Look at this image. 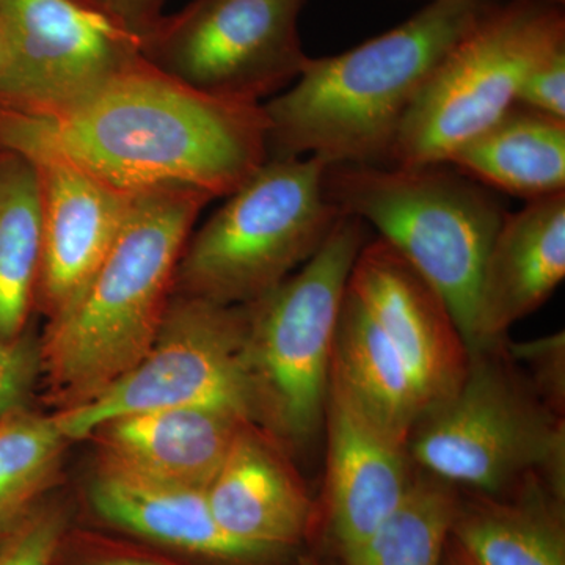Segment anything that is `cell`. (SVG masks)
<instances>
[{
    "label": "cell",
    "mask_w": 565,
    "mask_h": 565,
    "mask_svg": "<svg viewBox=\"0 0 565 565\" xmlns=\"http://www.w3.org/2000/svg\"><path fill=\"white\" fill-rule=\"evenodd\" d=\"M490 3L434 0L353 50L308 58L292 87L263 104L269 159L384 166L430 74Z\"/></svg>",
    "instance_id": "7a4b0ae2"
},
{
    "label": "cell",
    "mask_w": 565,
    "mask_h": 565,
    "mask_svg": "<svg viewBox=\"0 0 565 565\" xmlns=\"http://www.w3.org/2000/svg\"><path fill=\"white\" fill-rule=\"evenodd\" d=\"M285 448L269 430L245 422L206 489L226 534L278 553L299 544L315 520L313 501Z\"/></svg>",
    "instance_id": "2e32d148"
},
{
    "label": "cell",
    "mask_w": 565,
    "mask_h": 565,
    "mask_svg": "<svg viewBox=\"0 0 565 565\" xmlns=\"http://www.w3.org/2000/svg\"><path fill=\"white\" fill-rule=\"evenodd\" d=\"M449 565H475L471 563L470 557L465 555L462 550L459 546H456L455 552H452L451 561H449Z\"/></svg>",
    "instance_id": "1f68e13d"
},
{
    "label": "cell",
    "mask_w": 565,
    "mask_h": 565,
    "mask_svg": "<svg viewBox=\"0 0 565 565\" xmlns=\"http://www.w3.org/2000/svg\"><path fill=\"white\" fill-rule=\"evenodd\" d=\"M33 118L129 192L181 185L228 196L269 159L263 104L204 95L145 58L70 109Z\"/></svg>",
    "instance_id": "6da1fadb"
},
{
    "label": "cell",
    "mask_w": 565,
    "mask_h": 565,
    "mask_svg": "<svg viewBox=\"0 0 565 565\" xmlns=\"http://www.w3.org/2000/svg\"><path fill=\"white\" fill-rule=\"evenodd\" d=\"M448 166L527 202L565 192V120L515 104L457 148Z\"/></svg>",
    "instance_id": "ffe728a7"
},
{
    "label": "cell",
    "mask_w": 565,
    "mask_h": 565,
    "mask_svg": "<svg viewBox=\"0 0 565 565\" xmlns=\"http://www.w3.org/2000/svg\"><path fill=\"white\" fill-rule=\"evenodd\" d=\"M564 277L565 192L505 212L482 267L470 349L505 341L512 326L537 311Z\"/></svg>",
    "instance_id": "e0dca14e"
},
{
    "label": "cell",
    "mask_w": 565,
    "mask_h": 565,
    "mask_svg": "<svg viewBox=\"0 0 565 565\" xmlns=\"http://www.w3.org/2000/svg\"><path fill=\"white\" fill-rule=\"evenodd\" d=\"M408 452L457 489L497 497L544 479L565 490L564 416L542 403L505 341L470 349L462 384L418 419Z\"/></svg>",
    "instance_id": "5b68a950"
},
{
    "label": "cell",
    "mask_w": 565,
    "mask_h": 565,
    "mask_svg": "<svg viewBox=\"0 0 565 565\" xmlns=\"http://www.w3.org/2000/svg\"><path fill=\"white\" fill-rule=\"evenodd\" d=\"M0 107L50 118L140 62V36L95 0H0Z\"/></svg>",
    "instance_id": "8fae6325"
},
{
    "label": "cell",
    "mask_w": 565,
    "mask_h": 565,
    "mask_svg": "<svg viewBox=\"0 0 565 565\" xmlns=\"http://www.w3.org/2000/svg\"><path fill=\"white\" fill-rule=\"evenodd\" d=\"M544 2L552 3V6L564 7L565 0H544Z\"/></svg>",
    "instance_id": "836d02e7"
},
{
    "label": "cell",
    "mask_w": 565,
    "mask_h": 565,
    "mask_svg": "<svg viewBox=\"0 0 565 565\" xmlns=\"http://www.w3.org/2000/svg\"><path fill=\"white\" fill-rule=\"evenodd\" d=\"M363 225L343 212L296 274L245 305V359L258 426L285 446L307 444L323 422L334 332L364 245Z\"/></svg>",
    "instance_id": "52a82bcc"
},
{
    "label": "cell",
    "mask_w": 565,
    "mask_h": 565,
    "mask_svg": "<svg viewBox=\"0 0 565 565\" xmlns=\"http://www.w3.org/2000/svg\"><path fill=\"white\" fill-rule=\"evenodd\" d=\"M245 329V305L173 296L140 362L88 403L52 412V419L70 444L111 418L159 408H223L258 424Z\"/></svg>",
    "instance_id": "9c48e42d"
},
{
    "label": "cell",
    "mask_w": 565,
    "mask_h": 565,
    "mask_svg": "<svg viewBox=\"0 0 565 565\" xmlns=\"http://www.w3.org/2000/svg\"><path fill=\"white\" fill-rule=\"evenodd\" d=\"M327 169L329 163L315 156L267 159L192 232L173 296L248 305L302 267L343 215L327 193Z\"/></svg>",
    "instance_id": "277c9868"
},
{
    "label": "cell",
    "mask_w": 565,
    "mask_h": 565,
    "mask_svg": "<svg viewBox=\"0 0 565 565\" xmlns=\"http://www.w3.org/2000/svg\"><path fill=\"white\" fill-rule=\"evenodd\" d=\"M40 377V340L31 330L18 340H0V419L25 407Z\"/></svg>",
    "instance_id": "83f0119b"
},
{
    "label": "cell",
    "mask_w": 565,
    "mask_h": 565,
    "mask_svg": "<svg viewBox=\"0 0 565 565\" xmlns=\"http://www.w3.org/2000/svg\"><path fill=\"white\" fill-rule=\"evenodd\" d=\"M245 422L223 408H159L104 422L85 440L95 446L96 460L206 490Z\"/></svg>",
    "instance_id": "ac0fdd59"
},
{
    "label": "cell",
    "mask_w": 565,
    "mask_h": 565,
    "mask_svg": "<svg viewBox=\"0 0 565 565\" xmlns=\"http://www.w3.org/2000/svg\"><path fill=\"white\" fill-rule=\"evenodd\" d=\"M459 489L418 470L401 503L345 565H441L459 509Z\"/></svg>",
    "instance_id": "603a6c76"
},
{
    "label": "cell",
    "mask_w": 565,
    "mask_h": 565,
    "mask_svg": "<svg viewBox=\"0 0 565 565\" xmlns=\"http://www.w3.org/2000/svg\"><path fill=\"white\" fill-rule=\"evenodd\" d=\"M305 2L192 0L141 36V57L204 95L262 104L310 58L299 35Z\"/></svg>",
    "instance_id": "30bf717a"
},
{
    "label": "cell",
    "mask_w": 565,
    "mask_h": 565,
    "mask_svg": "<svg viewBox=\"0 0 565 565\" xmlns=\"http://www.w3.org/2000/svg\"><path fill=\"white\" fill-rule=\"evenodd\" d=\"M332 366L404 433L412 434L427 411L422 390L403 356L349 291L334 332Z\"/></svg>",
    "instance_id": "7402d4cb"
},
{
    "label": "cell",
    "mask_w": 565,
    "mask_h": 565,
    "mask_svg": "<svg viewBox=\"0 0 565 565\" xmlns=\"http://www.w3.org/2000/svg\"><path fill=\"white\" fill-rule=\"evenodd\" d=\"M299 565H321V564H319L318 561L313 559V557L302 556L299 559Z\"/></svg>",
    "instance_id": "d6a6232c"
},
{
    "label": "cell",
    "mask_w": 565,
    "mask_h": 565,
    "mask_svg": "<svg viewBox=\"0 0 565 565\" xmlns=\"http://www.w3.org/2000/svg\"><path fill=\"white\" fill-rule=\"evenodd\" d=\"M326 189L441 294L470 348L482 267L505 215L497 200L446 163L329 166Z\"/></svg>",
    "instance_id": "8992f818"
},
{
    "label": "cell",
    "mask_w": 565,
    "mask_h": 565,
    "mask_svg": "<svg viewBox=\"0 0 565 565\" xmlns=\"http://www.w3.org/2000/svg\"><path fill=\"white\" fill-rule=\"evenodd\" d=\"M71 525L68 504L51 494L25 516L0 550V565H52Z\"/></svg>",
    "instance_id": "484cf974"
},
{
    "label": "cell",
    "mask_w": 565,
    "mask_h": 565,
    "mask_svg": "<svg viewBox=\"0 0 565 565\" xmlns=\"http://www.w3.org/2000/svg\"><path fill=\"white\" fill-rule=\"evenodd\" d=\"M95 2L141 39L161 21L163 7L169 0H95Z\"/></svg>",
    "instance_id": "f546056e"
},
{
    "label": "cell",
    "mask_w": 565,
    "mask_h": 565,
    "mask_svg": "<svg viewBox=\"0 0 565 565\" xmlns=\"http://www.w3.org/2000/svg\"><path fill=\"white\" fill-rule=\"evenodd\" d=\"M211 200L181 185L137 193L102 264L40 338L44 399L54 412L88 403L151 348L182 250Z\"/></svg>",
    "instance_id": "3957f363"
},
{
    "label": "cell",
    "mask_w": 565,
    "mask_h": 565,
    "mask_svg": "<svg viewBox=\"0 0 565 565\" xmlns=\"http://www.w3.org/2000/svg\"><path fill=\"white\" fill-rule=\"evenodd\" d=\"M0 145L24 156L35 172L43 233L35 311L52 321L102 264L139 192L95 172L31 115L0 107Z\"/></svg>",
    "instance_id": "7c38bea8"
},
{
    "label": "cell",
    "mask_w": 565,
    "mask_h": 565,
    "mask_svg": "<svg viewBox=\"0 0 565 565\" xmlns=\"http://www.w3.org/2000/svg\"><path fill=\"white\" fill-rule=\"evenodd\" d=\"M68 444L51 415L24 407L0 419V550L51 497Z\"/></svg>",
    "instance_id": "cb8c5ba5"
},
{
    "label": "cell",
    "mask_w": 565,
    "mask_h": 565,
    "mask_svg": "<svg viewBox=\"0 0 565 565\" xmlns=\"http://www.w3.org/2000/svg\"><path fill=\"white\" fill-rule=\"evenodd\" d=\"M564 46L563 7L490 3L430 74L401 121L386 166L448 163L457 148L515 106L527 74Z\"/></svg>",
    "instance_id": "ba28073f"
},
{
    "label": "cell",
    "mask_w": 565,
    "mask_h": 565,
    "mask_svg": "<svg viewBox=\"0 0 565 565\" xmlns=\"http://www.w3.org/2000/svg\"><path fill=\"white\" fill-rule=\"evenodd\" d=\"M508 352L514 360L527 384L541 397L546 407L564 416L565 408V337L564 332L535 338L523 343H508Z\"/></svg>",
    "instance_id": "4316f807"
},
{
    "label": "cell",
    "mask_w": 565,
    "mask_h": 565,
    "mask_svg": "<svg viewBox=\"0 0 565 565\" xmlns=\"http://www.w3.org/2000/svg\"><path fill=\"white\" fill-rule=\"evenodd\" d=\"M323 423L327 514L344 556L377 530L407 492L414 475L411 434L375 411L332 364Z\"/></svg>",
    "instance_id": "4fadbf2b"
},
{
    "label": "cell",
    "mask_w": 565,
    "mask_h": 565,
    "mask_svg": "<svg viewBox=\"0 0 565 565\" xmlns=\"http://www.w3.org/2000/svg\"><path fill=\"white\" fill-rule=\"evenodd\" d=\"M6 151H7L6 148H3L2 145H0V158H2V154Z\"/></svg>",
    "instance_id": "e575fe53"
},
{
    "label": "cell",
    "mask_w": 565,
    "mask_h": 565,
    "mask_svg": "<svg viewBox=\"0 0 565 565\" xmlns=\"http://www.w3.org/2000/svg\"><path fill=\"white\" fill-rule=\"evenodd\" d=\"M43 233L32 163L7 150L0 158V340L29 330L35 311Z\"/></svg>",
    "instance_id": "44dd1931"
},
{
    "label": "cell",
    "mask_w": 565,
    "mask_h": 565,
    "mask_svg": "<svg viewBox=\"0 0 565 565\" xmlns=\"http://www.w3.org/2000/svg\"><path fill=\"white\" fill-rule=\"evenodd\" d=\"M96 527L203 565H270L274 550L237 541L212 515L206 490L96 460L87 489Z\"/></svg>",
    "instance_id": "9a60e30c"
},
{
    "label": "cell",
    "mask_w": 565,
    "mask_h": 565,
    "mask_svg": "<svg viewBox=\"0 0 565 565\" xmlns=\"http://www.w3.org/2000/svg\"><path fill=\"white\" fill-rule=\"evenodd\" d=\"M52 565H203L99 527L74 526L63 534Z\"/></svg>",
    "instance_id": "d4e9b609"
},
{
    "label": "cell",
    "mask_w": 565,
    "mask_h": 565,
    "mask_svg": "<svg viewBox=\"0 0 565 565\" xmlns=\"http://www.w3.org/2000/svg\"><path fill=\"white\" fill-rule=\"evenodd\" d=\"M516 104L565 120V46L527 74L516 95Z\"/></svg>",
    "instance_id": "f1b7e54d"
},
{
    "label": "cell",
    "mask_w": 565,
    "mask_h": 565,
    "mask_svg": "<svg viewBox=\"0 0 565 565\" xmlns=\"http://www.w3.org/2000/svg\"><path fill=\"white\" fill-rule=\"evenodd\" d=\"M348 291L403 356L427 411L459 388L470 348L441 294L392 244L364 243Z\"/></svg>",
    "instance_id": "5bb4252c"
},
{
    "label": "cell",
    "mask_w": 565,
    "mask_h": 565,
    "mask_svg": "<svg viewBox=\"0 0 565 565\" xmlns=\"http://www.w3.org/2000/svg\"><path fill=\"white\" fill-rule=\"evenodd\" d=\"M503 494L473 492L459 509L451 534L475 565H565L559 522L564 492L531 479Z\"/></svg>",
    "instance_id": "d6986e66"
},
{
    "label": "cell",
    "mask_w": 565,
    "mask_h": 565,
    "mask_svg": "<svg viewBox=\"0 0 565 565\" xmlns=\"http://www.w3.org/2000/svg\"><path fill=\"white\" fill-rule=\"evenodd\" d=\"M9 65V46H7L6 31H3L2 18H0V79Z\"/></svg>",
    "instance_id": "4dcf8cb0"
}]
</instances>
